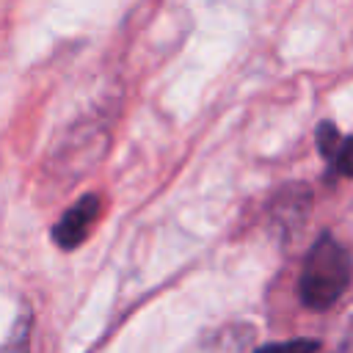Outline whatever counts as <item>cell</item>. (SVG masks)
<instances>
[{
  "label": "cell",
  "mask_w": 353,
  "mask_h": 353,
  "mask_svg": "<svg viewBox=\"0 0 353 353\" xmlns=\"http://www.w3.org/2000/svg\"><path fill=\"white\" fill-rule=\"evenodd\" d=\"M350 279H353V259L347 248L336 243L331 234H320L303 259L298 298L306 309L314 312L331 309L350 287Z\"/></svg>",
  "instance_id": "1"
},
{
  "label": "cell",
  "mask_w": 353,
  "mask_h": 353,
  "mask_svg": "<svg viewBox=\"0 0 353 353\" xmlns=\"http://www.w3.org/2000/svg\"><path fill=\"white\" fill-rule=\"evenodd\" d=\"M97 218H99V196H94V193L80 196V199L61 215V221L52 226V240H55V245L63 248V251L77 248V245L88 237V232H91V226H94Z\"/></svg>",
  "instance_id": "2"
},
{
  "label": "cell",
  "mask_w": 353,
  "mask_h": 353,
  "mask_svg": "<svg viewBox=\"0 0 353 353\" xmlns=\"http://www.w3.org/2000/svg\"><path fill=\"white\" fill-rule=\"evenodd\" d=\"M325 160L334 165L336 174H342V176H353V135L339 138L336 146H334V152H331Z\"/></svg>",
  "instance_id": "3"
},
{
  "label": "cell",
  "mask_w": 353,
  "mask_h": 353,
  "mask_svg": "<svg viewBox=\"0 0 353 353\" xmlns=\"http://www.w3.org/2000/svg\"><path fill=\"white\" fill-rule=\"evenodd\" d=\"M320 342L312 336H298V339H287V342H273V345H262L254 353H317Z\"/></svg>",
  "instance_id": "4"
},
{
  "label": "cell",
  "mask_w": 353,
  "mask_h": 353,
  "mask_svg": "<svg viewBox=\"0 0 353 353\" xmlns=\"http://www.w3.org/2000/svg\"><path fill=\"white\" fill-rule=\"evenodd\" d=\"M0 353H30V323L22 317L11 336L0 345Z\"/></svg>",
  "instance_id": "5"
},
{
  "label": "cell",
  "mask_w": 353,
  "mask_h": 353,
  "mask_svg": "<svg viewBox=\"0 0 353 353\" xmlns=\"http://www.w3.org/2000/svg\"><path fill=\"white\" fill-rule=\"evenodd\" d=\"M339 138L342 135H339V130L331 121H320V127H317V149H320L323 157H328L334 152V146H336Z\"/></svg>",
  "instance_id": "6"
}]
</instances>
